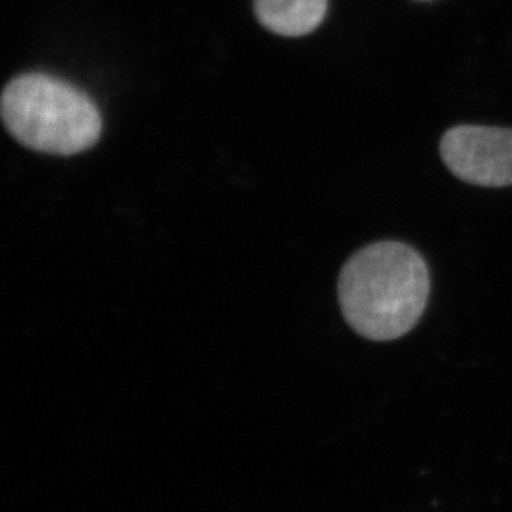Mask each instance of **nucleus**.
I'll return each instance as SVG.
<instances>
[{
  "instance_id": "1",
  "label": "nucleus",
  "mask_w": 512,
  "mask_h": 512,
  "mask_svg": "<svg viewBox=\"0 0 512 512\" xmlns=\"http://www.w3.org/2000/svg\"><path fill=\"white\" fill-rule=\"evenodd\" d=\"M337 289L343 319L355 334L392 342L410 334L425 314L430 269L405 242H373L343 264Z\"/></svg>"
},
{
  "instance_id": "3",
  "label": "nucleus",
  "mask_w": 512,
  "mask_h": 512,
  "mask_svg": "<svg viewBox=\"0 0 512 512\" xmlns=\"http://www.w3.org/2000/svg\"><path fill=\"white\" fill-rule=\"evenodd\" d=\"M441 158L456 178L484 188L512 184V130L463 125L446 131Z\"/></svg>"
},
{
  "instance_id": "4",
  "label": "nucleus",
  "mask_w": 512,
  "mask_h": 512,
  "mask_svg": "<svg viewBox=\"0 0 512 512\" xmlns=\"http://www.w3.org/2000/svg\"><path fill=\"white\" fill-rule=\"evenodd\" d=\"M327 7L329 0H254L262 27L282 37H302L314 32L322 24Z\"/></svg>"
},
{
  "instance_id": "2",
  "label": "nucleus",
  "mask_w": 512,
  "mask_h": 512,
  "mask_svg": "<svg viewBox=\"0 0 512 512\" xmlns=\"http://www.w3.org/2000/svg\"><path fill=\"white\" fill-rule=\"evenodd\" d=\"M2 120L20 145L49 155H77L102 135L92 98L45 73L20 75L4 88Z\"/></svg>"
}]
</instances>
